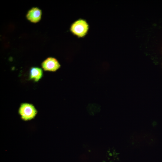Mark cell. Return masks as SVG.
I'll return each instance as SVG.
<instances>
[{"mask_svg": "<svg viewBox=\"0 0 162 162\" xmlns=\"http://www.w3.org/2000/svg\"><path fill=\"white\" fill-rule=\"evenodd\" d=\"M41 66L45 71L55 72L60 68L61 65L56 58L49 57L42 62Z\"/></svg>", "mask_w": 162, "mask_h": 162, "instance_id": "3", "label": "cell"}, {"mask_svg": "<svg viewBox=\"0 0 162 162\" xmlns=\"http://www.w3.org/2000/svg\"><path fill=\"white\" fill-rule=\"evenodd\" d=\"M89 29V25L86 20L81 18L73 22L70 28L71 33L78 38L85 37L87 34Z\"/></svg>", "mask_w": 162, "mask_h": 162, "instance_id": "1", "label": "cell"}, {"mask_svg": "<svg viewBox=\"0 0 162 162\" xmlns=\"http://www.w3.org/2000/svg\"><path fill=\"white\" fill-rule=\"evenodd\" d=\"M43 71L38 67L32 68L30 70V79L33 80L35 82L38 81L42 77Z\"/></svg>", "mask_w": 162, "mask_h": 162, "instance_id": "5", "label": "cell"}, {"mask_svg": "<svg viewBox=\"0 0 162 162\" xmlns=\"http://www.w3.org/2000/svg\"><path fill=\"white\" fill-rule=\"evenodd\" d=\"M42 14L41 10L38 7H33L28 10L26 17L31 22L36 23L40 20Z\"/></svg>", "mask_w": 162, "mask_h": 162, "instance_id": "4", "label": "cell"}, {"mask_svg": "<svg viewBox=\"0 0 162 162\" xmlns=\"http://www.w3.org/2000/svg\"><path fill=\"white\" fill-rule=\"evenodd\" d=\"M18 112L21 119L27 121L33 119L36 115L37 111L33 105L23 103L21 104Z\"/></svg>", "mask_w": 162, "mask_h": 162, "instance_id": "2", "label": "cell"}]
</instances>
